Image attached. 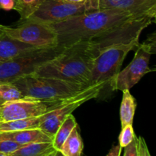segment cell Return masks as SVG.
<instances>
[{"label":"cell","instance_id":"obj_1","mask_svg":"<svg viewBox=\"0 0 156 156\" xmlns=\"http://www.w3.org/2000/svg\"><path fill=\"white\" fill-rule=\"evenodd\" d=\"M133 15H138L121 9H98L49 25L57 35L58 46L66 48L80 41H90Z\"/></svg>","mask_w":156,"mask_h":156},{"label":"cell","instance_id":"obj_2","mask_svg":"<svg viewBox=\"0 0 156 156\" xmlns=\"http://www.w3.org/2000/svg\"><path fill=\"white\" fill-rule=\"evenodd\" d=\"M94 58L89 41H80L66 47L60 54L40 66L31 75L91 86L90 78Z\"/></svg>","mask_w":156,"mask_h":156},{"label":"cell","instance_id":"obj_3","mask_svg":"<svg viewBox=\"0 0 156 156\" xmlns=\"http://www.w3.org/2000/svg\"><path fill=\"white\" fill-rule=\"evenodd\" d=\"M15 84L23 96L45 102L62 100L77 94L87 87L54 78L28 75L16 79Z\"/></svg>","mask_w":156,"mask_h":156},{"label":"cell","instance_id":"obj_4","mask_svg":"<svg viewBox=\"0 0 156 156\" xmlns=\"http://www.w3.org/2000/svg\"><path fill=\"white\" fill-rule=\"evenodd\" d=\"M155 16L156 15L154 14L133 15L106 31L91 38L88 41L94 57H96L101 50L108 47L129 44L133 41L140 40L143 30L152 22H155Z\"/></svg>","mask_w":156,"mask_h":156},{"label":"cell","instance_id":"obj_5","mask_svg":"<svg viewBox=\"0 0 156 156\" xmlns=\"http://www.w3.org/2000/svg\"><path fill=\"white\" fill-rule=\"evenodd\" d=\"M64 47L37 48L5 62H0V82H12L23 76L31 75L46 62L54 59Z\"/></svg>","mask_w":156,"mask_h":156},{"label":"cell","instance_id":"obj_6","mask_svg":"<svg viewBox=\"0 0 156 156\" xmlns=\"http://www.w3.org/2000/svg\"><path fill=\"white\" fill-rule=\"evenodd\" d=\"M140 40L129 44H118L101 50L93 61L89 85L102 83L106 86L111 82L120 68L123 60L131 50L136 49Z\"/></svg>","mask_w":156,"mask_h":156},{"label":"cell","instance_id":"obj_7","mask_svg":"<svg viewBox=\"0 0 156 156\" xmlns=\"http://www.w3.org/2000/svg\"><path fill=\"white\" fill-rule=\"evenodd\" d=\"M156 39L155 33L149 34L145 42L139 44L136 49L133 59L123 70L120 71L110 83L113 91L128 89L136 85L142 78L152 72L149 63L151 55L155 53Z\"/></svg>","mask_w":156,"mask_h":156},{"label":"cell","instance_id":"obj_8","mask_svg":"<svg viewBox=\"0 0 156 156\" xmlns=\"http://www.w3.org/2000/svg\"><path fill=\"white\" fill-rule=\"evenodd\" d=\"M105 87L102 83L91 85L71 97L60 100L55 109L41 116L38 128L53 140L65 119L84 103L97 98Z\"/></svg>","mask_w":156,"mask_h":156},{"label":"cell","instance_id":"obj_9","mask_svg":"<svg viewBox=\"0 0 156 156\" xmlns=\"http://www.w3.org/2000/svg\"><path fill=\"white\" fill-rule=\"evenodd\" d=\"M20 22L15 27L6 26L5 34L12 39L39 48L58 46L57 35L49 24L31 20Z\"/></svg>","mask_w":156,"mask_h":156},{"label":"cell","instance_id":"obj_10","mask_svg":"<svg viewBox=\"0 0 156 156\" xmlns=\"http://www.w3.org/2000/svg\"><path fill=\"white\" fill-rule=\"evenodd\" d=\"M87 12H90L87 2L74 4L66 2L62 0H45L39 9L26 20L52 24Z\"/></svg>","mask_w":156,"mask_h":156},{"label":"cell","instance_id":"obj_11","mask_svg":"<svg viewBox=\"0 0 156 156\" xmlns=\"http://www.w3.org/2000/svg\"><path fill=\"white\" fill-rule=\"evenodd\" d=\"M56 106V101L45 102L24 97L0 106V121L37 117L51 111Z\"/></svg>","mask_w":156,"mask_h":156},{"label":"cell","instance_id":"obj_12","mask_svg":"<svg viewBox=\"0 0 156 156\" xmlns=\"http://www.w3.org/2000/svg\"><path fill=\"white\" fill-rule=\"evenodd\" d=\"M87 3L90 11L115 9L129 11L136 15H156V0H88Z\"/></svg>","mask_w":156,"mask_h":156},{"label":"cell","instance_id":"obj_13","mask_svg":"<svg viewBox=\"0 0 156 156\" xmlns=\"http://www.w3.org/2000/svg\"><path fill=\"white\" fill-rule=\"evenodd\" d=\"M39 47L20 42L3 34L0 36V62H5Z\"/></svg>","mask_w":156,"mask_h":156},{"label":"cell","instance_id":"obj_14","mask_svg":"<svg viewBox=\"0 0 156 156\" xmlns=\"http://www.w3.org/2000/svg\"><path fill=\"white\" fill-rule=\"evenodd\" d=\"M0 139L12 140L23 146L34 143H52L53 140L39 128L0 133Z\"/></svg>","mask_w":156,"mask_h":156},{"label":"cell","instance_id":"obj_15","mask_svg":"<svg viewBox=\"0 0 156 156\" xmlns=\"http://www.w3.org/2000/svg\"><path fill=\"white\" fill-rule=\"evenodd\" d=\"M56 151L52 143H34L23 146L11 156H50Z\"/></svg>","mask_w":156,"mask_h":156},{"label":"cell","instance_id":"obj_16","mask_svg":"<svg viewBox=\"0 0 156 156\" xmlns=\"http://www.w3.org/2000/svg\"><path fill=\"white\" fill-rule=\"evenodd\" d=\"M83 147V142L77 126L73 129L59 151L63 156H82Z\"/></svg>","mask_w":156,"mask_h":156},{"label":"cell","instance_id":"obj_17","mask_svg":"<svg viewBox=\"0 0 156 156\" xmlns=\"http://www.w3.org/2000/svg\"><path fill=\"white\" fill-rule=\"evenodd\" d=\"M136 108V102L133 96L129 92V90H123L120 111L121 127H123L127 124H133Z\"/></svg>","mask_w":156,"mask_h":156},{"label":"cell","instance_id":"obj_18","mask_svg":"<svg viewBox=\"0 0 156 156\" xmlns=\"http://www.w3.org/2000/svg\"><path fill=\"white\" fill-rule=\"evenodd\" d=\"M41 120V116L37 117L23 119V120H11V121L5 122L0 121V133L37 129L39 127Z\"/></svg>","mask_w":156,"mask_h":156},{"label":"cell","instance_id":"obj_19","mask_svg":"<svg viewBox=\"0 0 156 156\" xmlns=\"http://www.w3.org/2000/svg\"><path fill=\"white\" fill-rule=\"evenodd\" d=\"M77 126L78 123L73 114H70L65 119V120L58 128L57 131L52 140V144L56 150L59 151L60 149L64 142L66 140L73 129Z\"/></svg>","mask_w":156,"mask_h":156},{"label":"cell","instance_id":"obj_20","mask_svg":"<svg viewBox=\"0 0 156 156\" xmlns=\"http://www.w3.org/2000/svg\"><path fill=\"white\" fill-rule=\"evenodd\" d=\"M24 98L19 88L12 82H0V106Z\"/></svg>","mask_w":156,"mask_h":156},{"label":"cell","instance_id":"obj_21","mask_svg":"<svg viewBox=\"0 0 156 156\" xmlns=\"http://www.w3.org/2000/svg\"><path fill=\"white\" fill-rule=\"evenodd\" d=\"M45 0H18L16 10L20 15V21L31 16Z\"/></svg>","mask_w":156,"mask_h":156},{"label":"cell","instance_id":"obj_22","mask_svg":"<svg viewBox=\"0 0 156 156\" xmlns=\"http://www.w3.org/2000/svg\"><path fill=\"white\" fill-rule=\"evenodd\" d=\"M136 137L133 124H127L122 127L121 132L119 135V145L121 148L127 146Z\"/></svg>","mask_w":156,"mask_h":156},{"label":"cell","instance_id":"obj_23","mask_svg":"<svg viewBox=\"0 0 156 156\" xmlns=\"http://www.w3.org/2000/svg\"><path fill=\"white\" fill-rule=\"evenodd\" d=\"M22 146L23 145L18 144L15 142L12 141V140L0 139V152H2V153L11 155Z\"/></svg>","mask_w":156,"mask_h":156},{"label":"cell","instance_id":"obj_24","mask_svg":"<svg viewBox=\"0 0 156 156\" xmlns=\"http://www.w3.org/2000/svg\"><path fill=\"white\" fill-rule=\"evenodd\" d=\"M137 149H138L139 156H151L150 152L148 149L146 141L142 136L137 137Z\"/></svg>","mask_w":156,"mask_h":156},{"label":"cell","instance_id":"obj_25","mask_svg":"<svg viewBox=\"0 0 156 156\" xmlns=\"http://www.w3.org/2000/svg\"><path fill=\"white\" fill-rule=\"evenodd\" d=\"M137 136L134 138V140L125 147V151L123 156H139L138 149H137Z\"/></svg>","mask_w":156,"mask_h":156},{"label":"cell","instance_id":"obj_26","mask_svg":"<svg viewBox=\"0 0 156 156\" xmlns=\"http://www.w3.org/2000/svg\"><path fill=\"white\" fill-rule=\"evenodd\" d=\"M18 0H0V9L5 11L16 10Z\"/></svg>","mask_w":156,"mask_h":156},{"label":"cell","instance_id":"obj_27","mask_svg":"<svg viewBox=\"0 0 156 156\" xmlns=\"http://www.w3.org/2000/svg\"><path fill=\"white\" fill-rule=\"evenodd\" d=\"M121 150H122V148L120 147V145L113 146L106 156H120Z\"/></svg>","mask_w":156,"mask_h":156},{"label":"cell","instance_id":"obj_28","mask_svg":"<svg viewBox=\"0 0 156 156\" xmlns=\"http://www.w3.org/2000/svg\"><path fill=\"white\" fill-rule=\"evenodd\" d=\"M62 1L66 2L69 3H74V4H79V3H85L88 0H62Z\"/></svg>","mask_w":156,"mask_h":156},{"label":"cell","instance_id":"obj_29","mask_svg":"<svg viewBox=\"0 0 156 156\" xmlns=\"http://www.w3.org/2000/svg\"><path fill=\"white\" fill-rule=\"evenodd\" d=\"M5 28H6V26L2 25V24H0V36L5 33Z\"/></svg>","mask_w":156,"mask_h":156},{"label":"cell","instance_id":"obj_30","mask_svg":"<svg viewBox=\"0 0 156 156\" xmlns=\"http://www.w3.org/2000/svg\"><path fill=\"white\" fill-rule=\"evenodd\" d=\"M50 156H63V155H62V154L59 151L56 150V151H55V152H53V153L52 154V155Z\"/></svg>","mask_w":156,"mask_h":156},{"label":"cell","instance_id":"obj_31","mask_svg":"<svg viewBox=\"0 0 156 156\" xmlns=\"http://www.w3.org/2000/svg\"><path fill=\"white\" fill-rule=\"evenodd\" d=\"M0 156H11L9 154H5V153H2L0 152Z\"/></svg>","mask_w":156,"mask_h":156}]
</instances>
